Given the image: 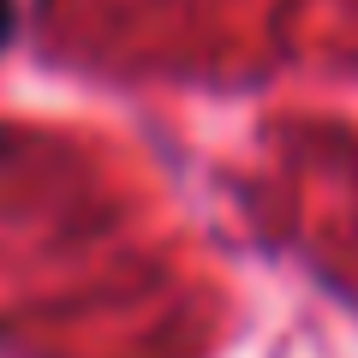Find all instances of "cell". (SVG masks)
I'll return each mask as SVG.
<instances>
[{
	"label": "cell",
	"instance_id": "1",
	"mask_svg": "<svg viewBox=\"0 0 358 358\" xmlns=\"http://www.w3.org/2000/svg\"><path fill=\"white\" fill-rule=\"evenodd\" d=\"M13 24H18V6H13V0H0V48L13 42Z\"/></svg>",
	"mask_w": 358,
	"mask_h": 358
}]
</instances>
